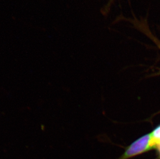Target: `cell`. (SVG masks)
Instances as JSON below:
<instances>
[{
    "instance_id": "1",
    "label": "cell",
    "mask_w": 160,
    "mask_h": 159,
    "mask_svg": "<svg viewBox=\"0 0 160 159\" xmlns=\"http://www.w3.org/2000/svg\"><path fill=\"white\" fill-rule=\"evenodd\" d=\"M155 148L152 133L147 134L132 143L119 159H128Z\"/></svg>"
},
{
    "instance_id": "3",
    "label": "cell",
    "mask_w": 160,
    "mask_h": 159,
    "mask_svg": "<svg viewBox=\"0 0 160 159\" xmlns=\"http://www.w3.org/2000/svg\"><path fill=\"white\" fill-rule=\"evenodd\" d=\"M114 1V0H109L108 4V7L110 6V4H112V3Z\"/></svg>"
},
{
    "instance_id": "2",
    "label": "cell",
    "mask_w": 160,
    "mask_h": 159,
    "mask_svg": "<svg viewBox=\"0 0 160 159\" xmlns=\"http://www.w3.org/2000/svg\"><path fill=\"white\" fill-rule=\"evenodd\" d=\"M133 23H134L135 26H136V27L139 29V30L141 31V32H142L143 34H145L146 35L148 36L150 39H151L154 42V44L157 45L158 48L160 50V40L151 33L149 29H148V26L147 25L146 23H145V22L138 21V20L134 21Z\"/></svg>"
}]
</instances>
